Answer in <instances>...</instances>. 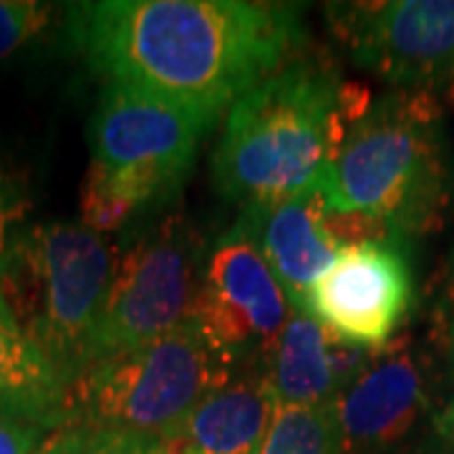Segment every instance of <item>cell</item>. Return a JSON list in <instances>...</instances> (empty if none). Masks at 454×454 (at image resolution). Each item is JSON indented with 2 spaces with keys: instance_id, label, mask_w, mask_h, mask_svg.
<instances>
[{
  "instance_id": "21",
  "label": "cell",
  "mask_w": 454,
  "mask_h": 454,
  "mask_svg": "<svg viewBox=\"0 0 454 454\" xmlns=\"http://www.w3.org/2000/svg\"><path fill=\"white\" fill-rule=\"evenodd\" d=\"M434 454H454V399L434 417Z\"/></svg>"
},
{
  "instance_id": "5",
  "label": "cell",
  "mask_w": 454,
  "mask_h": 454,
  "mask_svg": "<svg viewBox=\"0 0 454 454\" xmlns=\"http://www.w3.org/2000/svg\"><path fill=\"white\" fill-rule=\"evenodd\" d=\"M212 124L190 109L106 83L89 127L91 162L82 182V225L114 232L131 215L172 197L190 175Z\"/></svg>"
},
{
  "instance_id": "9",
  "label": "cell",
  "mask_w": 454,
  "mask_h": 454,
  "mask_svg": "<svg viewBox=\"0 0 454 454\" xmlns=\"http://www.w3.org/2000/svg\"><path fill=\"white\" fill-rule=\"evenodd\" d=\"M293 313L255 243L232 227L210 253L190 321L238 364L247 356L270 361Z\"/></svg>"
},
{
  "instance_id": "16",
  "label": "cell",
  "mask_w": 454,
  "mask_h": 454,
  "mask_svg": "<svg viewBox=\"0 0 454 454\" xmlns=\"http://www.w3.org/2000/svg\"><path fill=\"white\" fill-rule=\"evenodd\" d=\"M258 454H343L333 404L278 406Z\"/></svg>"
},
{
  "instance_id": "11",
  "label": "cell",
  "mask_w": 454,
  "mask_h": 454,
  "mask_svg": "<svg viewBox=\"0 0 454 454\" xmlns=\"http://www.w3.org/2000/svg\"><path fill=\"white\" fill-rule=\"evenodd\" d=\"M427 396L414 354L396 343L376 351L372 364L333 402L343 454H384L419 422Z\"/></svg>"
},
{
  "instance_id": "4",
  "label": "cell",
  "mask_w": 454,
  "mask_h": 454,
  "mask_svg": "<svg viewBox=\"0 0 454 454\" xmlns=\"http://www.w3.org/2000/svg\"><path fill=\"white\" fill-rule=\"evenodd\" d=\"M112 270L104 235L82 223H43L20 232L0 273L13 318L66 389L94 364Z\"/></svg>"
},
{
  "instance_id": "14",
  "label": "cell",
  "mask_w": 454,
  "mask_h": 454,
  "mask_svg": "<svg viewBox=\"0 0 454 454\" xmlns=\"http://www.w3.org/2000/svg\"><path fill=\"white\" fill-rule=\"evenodd\" d=\"M278 402L265 376L232 379L162 439L167 454H258Z\"/></svg>"
},
{
  "instance_id": "19",
  "label": "cell",
  "mask_w": 454,
  "mask_h": 454,
  "mask_svg": "<svg viewBox=\"0 0 454 454\" xmlns=\"http://www.w3.org/2000/svg\"><path fill=\"white\" fill-rule=\"evenodd\" d=\"M31 205L26 177L0 160V273L16 247L20 232L26 230L23 223Z\"/></svg>"
},
{
  "instance_id": "1",
  "label": "cell",
  "mask_w": 454,
  "mask_h": 454,
  "mask_svg": "<svg viewBox=\"0 0 454 454\" xmlns=\"http://www.w3.org/2000/svg\"><path fill=\"white\" fill-rule=\"evenodd\" d=\"M66 31L106 83L210 124L291 64L306 41L295 5L255 0H89L68 5Z\"/></svg>"
},
{
  "instance_id": "17",
  "label": "cell",
  "mask_w": 454,
  "mask_h": 454,
  "mask_svg": "<svg viewBox=\"0 0 454 454\" xmlns=\"http://www.w3.org/2000/svg\"><path fill=\"white\" fill-rule=\"evenodd\" d=\"M38 454H167L162 439L109 427L68 424L43 439Z\"/></svg>"
},
{
  "instance_id": "13",
  "label": "cell",
  "mask_w": 454,
  "mask_h": 454,
  "mask_svg": "<svg viewBox=\"0 0 454 454\" xmlns=\"http://www.w3.org/2000/svg\"><path fill=\"white\" fill-rule=\"evenodd\" d=\"M376 356L309 313H293L270 356L268 384L278 406L333 404Z\"/></svg>"
},
{
  "instance_id": "8",
  "label": "cell",
  "mask_w": 454,
  "mask_h": 454,
  "mask_svg": "<svg viewBox=\"0 0 454 454\" xmlns=\"http://www.w3.org/2000/svg\"><path fill=\"white\" fill-rule=\"evenodd\" d=\"M200 280L197 253L184 232L164 230L137 240L114 262L94 364L190 324Z\"/></svg>"
},
{
  "instance_id": "3",
  "label": "cell",
  "mask_w": 454,
  "mask_h": 454,
  "mask_svg": "<svg viewBox=\"0 0 454 454\" xmlns=\"http://www.w3.org/2000/svg\"><path fill=\"white\" fill-rule=\"evenodd\" d=\"M442 104L429 91H394L343 134L321 179L325 210L369 215L399 238L417 235L442 202Z\"/></svg>"
},
{
  "instance_id": "20",
  "label": "cell",
  "mask_w": 454,
  "mask_h": 454,
  "mask_svg": "<svg viewBox=\"0 0 454 454\" xmlns=\"http://www.w3.org/2000/svg\"><path fill=\"white\" fill-rule=\"evenodd\" d=\"M49 429L0 417V454H38Z\"/></svg>"
},
{
  "instance_id": "15",
  "label": "cell",
  "mask_w": 454,
  "mask_h": 454,
  "mask_svg": "<svg viewBox=\"0 0 454 454\" xmlns=\"http://www.w3.org/2000/svg\"><path fill=\"white\" fill-rule=\"evenodd\" d=\"M66 384L23 333L0 293V417L59 429L66 419Z\"/></svg>"
},
{
  "instance_id": "10",
  "label": "cell",
  "mask_w": 454,
  "mask_h": 454,
  "mask_svg": "<svg viewBox=\"0 0 454 454\" xmlns=\"http://www.w3.org/2000/svg\"><path fill=\"white\" fill-rule=\"evenodd\" d=\"M411 268L399 240L340 250L316 280L306 313L351 343L381 351L411 303Z\"/></svg>"
},
{
  "instance_id": "2",
  "label": "cell",
  "mask_w": 454,
  "mask_h": 454,
  "mask_svg": "<svg viewBox=\"0 0 454 454\" xmlns=\"http://www.w3.org/2000/svg\"><path fill=\"white\" fill-rule=\"evenodd\" d=\"M369 109L318 61H291L227 112L215 187L245 210L278 205L324 177L343 134Z\"/></svg>"
},
{
  "instance_id": "12",
  "label": "cell",
  "mask_w": 454,
  "mask_h": 454,
  "mask_svg": "<svg viewBox=\"0 0 454 454\" xmlns=\"http://www.w3.org/2000/svg\"><path fill=\"white\" fill-rule=\"evenodd\" d=\"M235 227L255 243L293 310L306 313L310 288L339 258V250L325 232L321 182L270 207L245 210Z\"/></svg>"
},
{
  "instance_id": "18",
  "label": "cell",
  "mask_w": 454,
  "mask_h": 454,
  "mask_svg": "<svg viewBox=\"0 0 454 454\" xmlns=\"http://www.w3.org/2000/svg\"><path fill=\"white\" fill-rule=\"evenodd\" d=\"M59 8L38 0H0V59L16 53L49 31Z\"/></svg>"
},
{
  "instance_id": "7",
  "label": "cell",
  "mask_w": 454,
  "mask_h": 454,
  "mask_svg": "<svg viewBox=\"0 0 454 454\" xmlns=\"http://www.w3.org/2000/svg\"><path fill=\"white\" fill-rule=\"evenodd\" d=\"M328 20L354 61L399 91L454 86V0L331 3Z\"/></svg>"
},
{
  "instance_id": "6",
  "label": "cell",
  "mask_w": 454,
  "mask_h": 454,
  "mask_svg": "<svg viewBox=\"0 0 454 454\" xmlns=\"http://www.w3.org/2000/svg\"><path fill=\"white\" fill-rule=\"evenodd\" d=\"M235 361L192 321L131 351L97 361L68 389V424L164 439L210 394L232 381Z\"/></svg>"
}]
</instances>
